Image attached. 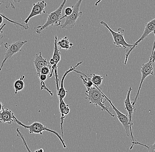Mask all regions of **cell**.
<instances>
[{"instance_id":"1","label":"cell","mask_w":155,"mask_h":152,"mask_svg":"<svg viewBox=\"0 0 155 152\" xmlns=\"http://www.w3.org/2000/svg\"><path fill=\"white\" fill-rule=\"evenodd\" d=\"M86 95V99L89 102L90 104L94 105L96 106H99L101 108V110L106 111L111 117H115V115H113L108 110V106L104 105V102L106 100L103 101V99L104 98L103 92L101 89L99 87L96 86H93L90 89H87L85 92Z\"/></svg>"},{"instance_id":"2","label":"cell","mask_w":155,"mask_h":152,"mask_svg":"<svg viewBox=\"0 0 155 152\" xmlns=\"http://www.w3.org/2000/svg\"><path fill=\"white\" fill-rule=\"evenodd\" d=\"M67 0H64L61 5L59 7L58 9L54 11L53 12L48 14L46 22L43 25L38 26L35 27L36 30V32L38 34L41 33V32L44 30H46L49 26H55L58 27L61 25L62 12L63 8L65 5Z\"/></svg>"},{"instance_id":"3","label":"cell","mask_w":155,"mask_h":152,"mask_svg":"<svg viewBox=\"0 0 155 152\" xmlns=\"http://www.w3.org/2000/svg\"><path fill=\"white\" fill-rule=\"evenodd\" d=\"M155 40L153 44V48H152V53H151V56H150V60L149 62L147 63L143 64L140 67V72L141 73V78L140 80V85L138 87V90H137V93L136 95L135 99L132 102V104L133 106H135L136 102L138 98L140 91L141 89V86L143 82L145 81L146 77H148L150 75H153V69L154 65L155 63Z\"/></svg>"},{"instance_id":"4","label":"cell","mask_w":155,"mask_h":152,"mask_svg":"<svg viewBox=\"0 0 155 152\" xmlns=\"http://www.w3.org/2000/svg\"><path fill=\"white\" fill-rule=\"evenodd\" d=\"M15 123L19 125L20 126L28 130L29 133L30 134H40V135H42L43 131H46L48 132H51L55 134L58 137L59 140L61 141V143L62 144L63 147L64 148H66V145L65 144L64 141L62 139L61 136L57 132L54 130L48 128L47 127L44 125L43 124L39 122H34L32 124L29 125H26L22 123L21 121L16 118V117H15Z\"/></svg>"},{"instance_id":"5","label":"cell","mask_w":155,"mask_h":152,"mask_svg":"<svg viewBox=\"0 0 155 152\" xmlns=\"http://www.w3.org/2000/svg\"><path fill=\"white\" fill-rule=\"evenodd\" d=\"M27 43L28 40H19L11 44H4V45L5 49V52L4 58L2 61L0 65V71H2L7 61L11 58L16 53L21 52L23 46Z\"/></svg>"},{"instance_id":"6","label":"cell","mask_w":155,"mask_h":152,"mask_svg":"<svg viewBox=\"0 0 155 152\" xmlns=\"http://www.w3.org/2000/svg\"><path fill=\"white\" fill-rule=\"evenodd\" d=\"M100 24L108 29L109 31L111 33L113 38V43L116 45L117 48H123L124 49L128 48L130 49L133 46V44H130L126 42L124 37V29L121 27H119L118 28V32H116L110 28L107 24L104 21H101Z\"/></svg>"},{"instance_id":"7","label":"cell","mask_w":155,"mask_h":152,"mask_svg":"<svg viewBox=\"0 0 155 152\" xmlns=\"http://www.w3.org/2000/svg\"><path fill=\"white\" fill-rule=\"evenodd\" d=\"M82 1L78 0L75 5H73V10L72 14L66 17L65 22L61 25L62 28L68 30L74 28L76 21L82 15V12L80 9Z\"/></svg>"},{"instance_id":"8","label":"cell","mask_w":155,"mask_h":152,"mask_svg":"<svg viewBox=\"0 0 155 152\" xmlns=\"http://www.w3.org/2000/svg\"><path fill=\"white\" fill-rule=\"evenodd\" d=\"M132 91L131 87H130L129 89L127 92V96L125 100L124 101L125 105V109L127 111L128 116L129 119L130 128V136L131 137L132 145L130 148V150H131L133 148L134 145H138L139 142L137 141L136 139L134 138V136L133 134L132 129V126L133 125L132 121L133 115L134 112H135V107L132 104V102H130V97L131 92Z\"/></svg>"},{"instance_id":"9","label":"cell","mask_w":155,"mask_h":152,"mask_svg":"<svg viewBox=\"0 0 155 152\" xmlns=\"http://www.w3.org/2000/svg\"><path fill=\"white\" fill-rule=\"evenodd\" d=\"M58 36L57 35L55 36V40L54 43V50L52 58L49 60V63L51 66V70L49 74V78L52 77L53 73H55V82L59 81V76L58 74V64L61 60V53L58 48L57 45Z\"/></svg>"},{"instance_id":"10","label":"cell","mask_w":155,"mask_h":152,"mask_svg":"<svg viewBox=\"0 0 155 152\" xmlns=\"http://www.w3.org/2000/svg\"><path fill=\"white\" fill-rule=\"evenodd\" d=\"M155 19H152L150 20V22L148 23H146L145 24V29H144V32L142 34V35L140 37V38L137 40L135 43H134L133 46L129 50H127V52L125 54V60L124 64H127V62L129 56L130 55L131 52L132 51L136 48L137 46L138 45L139 43L140 42L143 41L145 40L150 34L153 33L155 35Z\"/></svg>"},{"instance_id":"11","label":"cell","mask_w":155,"mask_h":152,"mask_svg":"<svg viewBox=\"0 0 155 152\" xmlns=\"http://www.w3.org/2000/svg\"><path fill=\"white\" fill-rule=\"evenodd\" d=\"M103 95L104 98L109 102L111 106H112L113 109L115 110L116 115H117V118L119 120V121L123 125V127H124V128L125 130L127 136H128V137H129V136H130V128L129 119L128 116L127 115V114H123L120 110H118V109H117V108H116V106L112 103L111 100H110V99H109L107 97V96L104 94L103 92Z\"/></svg>"},{"instance_id":"12","label":"cell","mask_w":155,"mask_h":152,"mask_svg":"<svg viewBox=\"0 0 155 152\" xmlns=\"http://www.w3.org/2000/svg\"><path fill=\"white\" fill-rule=\"evenodd\" d=\"M47 5V3L44 0L34 3L31 12L28 17L24 20V23L28 24L30 19L33 17L42 14H45L46 11L45 9Z\"/></svg>"},{"instance_id":"13","label":"cell","mask_w":155,"mask_h":152,"mask_svg":"<svg viewBox=\"0 0 155 152\" xmlns=\"http://www.w3.org/2000/svg\"><path fill=\"white\" fill-rule=\"evenodd\" d=\"M82 62H79V63H78L76 65L74 66H71L69 69L66 71L64 73V75H63L62 77L61 80V86H60V87H59V90L57 91V95L58 96L59 100H60V99H64V98L66 96L67 94L68 93V91L66 90L64 87V79L65 78L66 76H67V75L69 73L74 71L75 69L78 66H79V65H80L82 64Z\"/></svg>"},{"instance_id":"14","label":"cell","mask_w":155,"mask_h":152,"mask_svg":"<svg viewBox=\"0 0 155 152\" xmlns=\"http://www.w3.org/2000/svg\"><path fill=\"white\" fill-rule=\"evenodd\" d=\"M34 64L37 72V76L39 77L41 75V70L44 67L50 66L49 62L42 57L41 52L36 54L34 60ZM51 66V65H50Z\"/></svg>"},{"instance_id":"15","label":"cell","mask_w":155,"mask_h":152,"mask_svg":"<svg viewBox=\"0 0 155 152\" xmlns=\"http://www.w3.org/2000/svg\"><path fill=\"white\" fill-rule=\"evenodd\" d=\"M15 117L14 113L10 109L4 108L0 111V123L8 125L15 123Z\"/></svg>"},{"instance_id":"16","label":"cell","mask_w":155,"mask_h":152,"mask_svg":"<svg viewBox=\"0 0 155 152\" xmlns=\"http://www.w3.org/2000/svg\"><path fill=\"white\" fill-rule=\"evenodd\" d=\"M59 100V109H60V113H61V133L62 134V139L64 140V133H63V123L66 116L68 115L70 111L69 106L68 105L66 104L64 101V99H60Z\"/></svg>"},{"instance_id":"17","label":"cell","mask_w":155,"mask_h":152,"mask_svg":"<svg viewBox=\"0 0 155 152\" xmlns=\"http://www.w3.org/2000/svg\"><path fill=\"white\" fill-rule=\"evenodd\" d=\"M57 45L61 49L68 50L73 47V44L69 41L68 37L65 36L57 41Z\"/></svg>"},{"instance_id":"18","label":"cell","mask_w":155,"mask_h":152,"mask_svg":"<svg viewBox=\"0 0 155 152\" xmlns=\"http://www.w3.org/2000/svg\"><path fill=\"white\" fill-rule=\"evenodd\" d=\"M21 0H0V5H4L5 8L12 9H15V4L19 3Z\"/></svg>"},{"instance_id":"19","label":"cell","mask_w":155,"mask_h":152,"mask_svg":"<svg viewBox=\"0 0 155 152\" xmlns=\"http://www.w3.org/2000/svg\"><path fill=\"white\" fill-rule=\"evenodd\" d=\"M25 76L24 75H21L19 79L16 80L14 82V87L15 94H17L18 92L21 91L24 88V80Z\"/></svg>"},{"instance_id":"20","label":"cell","mask_w":155,"mask_h":152,"mask_svg":"<svg viewBox=\"0 0 155 152\" xmlns=\"http://www.w3.org/2000/svg\"><path fill=\"white\" fill-rule=\"evenodd\" d=\"M74 71L76 72L77 73L80 74V78L82 79L83 85H84L85 87H86L87 89H91L93 86H94L91 78L88 77L86 75H85V77H84L80 72L77 71V70H74Z\"/></svg>"},{"instance_id":"21","label":"cell","mask_w":155,"mask_h":152,"mask_svg":"<svg viewBox=\"0 0 155 152\" xmlns=\"http://www.w3.org/2000/svg\"><path fill=\"white\" fill-rule=\"evenodd\" d=\"M91 75H92L91 79L94 85L97 87H99L102 84V81H103L104 79L102 76L101 75H97L95 73H93Z\"/></svg>"},{"instance_id":"22","label":"cell","mask_w":155,"mask_h":152,"mask_svg":"<svg viewBox=\"0 0 155 152\" xmlns=\"http://www.w3.org/2000/svg\"><path fill=\"white\" fill-rule=\"evenodd\" d=\"M16 132H17L16 135H17V137L21 138L22 142H23V144H24V147H25V148H26V150H27V151L28 152H32L30 150V148H29L28 146L27 142H26V140H25V138H24V135H23L22 132L20 131L19 129V128H16Z\"/></svg>"},{"instance_id":"23","label":"cell","mask_w":155,"mask_h":152,"mask_svg":"<svg viewBox=\"0 0 155 152\" xmlns=\"http://www.w3.org/2000/svg\"><path fill=\"white\" fill-rule=\"evenodd\" d=\"M73 7L72 6L68 7L65 8L64 11L65 15L63 16H62L61 19L62 20L64 18H66L67 16H69L71 15L72 14L73 12Z\"/></svg>"},{"instance_id":"24","label":"cell","mask_w":155,"mask_h":152,"mask_svg":"<svg viewBox=\"0 0 155 152\" xmlns=\"http://www.w3.org/2000/svg\"><path fill=\"white\" fill-rule=\"evenodd\" d=\"M51 70V66H48L44 67L41 70V74L47 75L50 73Z\"/></svg>"},{"instance_id":"25","label":"cell","mask_w":155,"mask_h":152,"mask_svg":"<svg viewBox=\"0 0 155 152\" xmlns=\"http://www.w3.org/2000/svg\"><path fill=\"white\" fill-rule=\"evenodd\" d=\"M6 25V24H4L3 25H2V26L0 27V46L3 43V41H2V39L3 38V30L4 28L5 27Z\"/></svg>"},{"instance_id":"26","label":"cell","mask_w":155,"mask_h":152,"mask_svg":"<svg viewBox=\"0 0 155 152\" xmlns=\"http://www.w3.org/2000/svg\"><path fill=\"white\" fill-rule=\"evenodd\" d=\"M144 147L147 148L148 152H155V142L150 146H148L145 144Z\"/></svg>"},{"instance_id":"27","label":"cell","mask_w":155,"mask_h":152,"mask_svg":"<svg viewBox=\"0 0 155 152\" xmlns=\"http://www.w3.org/2000/svg\"><path fill=\"white\" fill-rule=\"evenodd\" d=\"M40 82L41 81H46L47 79V75H44V74H41L38 77Z\"/></svg>"},{"instance_id":"28","label":"cell","mask_w":155,"mask_h":152,"mask_svg":"<svg viewBox=\"0 0 155 152\" xmlns=\"http://www.w3.org/2000/svg\"><path fill=\"white\" fill-rule=\"evenodd\" d=\"M4 108V105L3 104L2 102L0 101V111H2Z\"/></svg>"},{"instance_id":"29","label":"cell","mask_w":155,"mask_h":152,"mask_svg":"<svg viewBox=\"0 0 155 152\" xmlns=\"http://www.w3.org/2000/svg\"><path fill=\"white\" fill-rule=\"evenodd\" d=\"M44 151L43 149L41 148V149L36 150L35 151V152H44Z\"/></svg>"},{"instance_id":"30","label":"cell","mask_w":155,"mask_h":152,"mask_svg":"<svg viewBox=\"0 0 155 152\" xmlns=\"http://www.w3.org/2000/svg\"><path fill=\"white\" fill-rule=\"evenodd\" d=\"M102 1V0H98L96 2H95V6H97Z\"/></svg>"}]
</instances>
